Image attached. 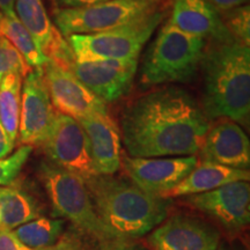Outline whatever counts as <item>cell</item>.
Instances as JSON below:
<instances>
[{
	"instance_id": "6da1fadb",
	"label": "cell",
	"mask_w": 250,
	"mask_h": 250,
	"mask_svg": "<svg viewBox=\"0 0 250 250\" xmlns=\"http://www.w3.org/2000/svg\"><path fill=\"white\" fill-rule=\"evenodd\" d=\"M210 120L191 94L164 87L144 94L122 115V138L132 158L196 155Z\"/></svg>"
},
{
	"instance_id": "7a4b0ae2",
	"label": "cell",
	"mask_w": 250,
	"mask_h": 250,
	"mask_svg": "<svg viewBox=\"0 0 250 250\" xmlns=\"http://www.w3.org/2000/svg\"><path fill=\"white\" fill-rule=\"evenodd\" d=\"M202 110L208 120L246 123L250 112V50L234 39L212 42L202 61Z\"/></svg>"
},
{
	"instance_id": "3957f363",
	"label": "cell",
	"mask_w": 250,
	"mask_h": 250,
	"mask_svg": "<svg viewBox=\"0 0 250 250\" xmlns=\"http://www.w3.org/2000/svg\"><path fill=\"white\" fill-rule=\"evenodd\" d=\"M86 186L99 218L120 240L145 235L167 215L165 198L143 191L130 181L98 175Z\"/></svg>"
},
{
	"instance_id": "277c9868",
	"label": "cell",
	"mask_w": 250,
	"mask_h": 250,
	"mask_svg": "<svg viewBox=\"0 0 250 250\" xmlns=\"http://www.w3.org/2000/svg\"><path fill=\"white\" fill-rule=\"evenodd\" d=\"M208 41L177 29L168 20L149 46L140 71L144 86L192 81L201 66Z\"/></svg>"
},
{
	"instance_id": "5b68a950",
	"label": "cell",
	"mask_w": 250,
	"mask_h": 250,
	"mask_svg": "<svg viewBox=\"0 0 250 250\" xmlns=\"http://www.w3.org/2000/svg\"><path fill=\"white\" fill-rule=\"evenodd\" d=\"M39 175L55 214L67 219L78 229L100 242L120 240L99 218L81 177L51 162H42Z\"/></svg>"
},
{
	"instance_id": "8992f818",
	"label": "cell",
	"mask_w": 250,
	"mask_h": 250,
	"mask_svg": "<svg viewBox=\"0 0 250 250\" xmlns=\"http://www.w3.org/2000/svg\"><path fill=\"white\" fill-rule=\"evenodd\" d=\"M168 8L159 9L114 29L88 35H72L66 40L76 58L138 61L144 45L167 17Z\"/></svg>"
},
{
	"instance_id": "52a82bcc",
	"label": "cell",
	"mask_w": 250,
	"mask_h": 250,
	"mask_svg": "<svg viewBox=\"0 0 250 250\" xmlns=\"http://www.w3.org/2000/svg\"><path fill=\"white\" fill-rule=\"evenodd\" d=\"M170 5L171 0H110L85 8H56L54 21L67 39L114 29Z\"/></svg>"
},
{
	"instance_id": "ba28073f",
	"label": "cell",
	"mask_w": 250,
	"mask_h": 250,
	"mask_svg": "<svg viewBox=\"0 0 250 250\" xmlns=\"http://www.w3.org/2000/svg\"><path fill=\"white\" fill-rule=\"evenodd\" d=\"M42 147L51 164L77 175L85 182L98 176L94 169L88 138L79 122L73 117L56 111Z\"/></svg>"
},
{
	"instance_id": "9c48e42d",
	"label": "cell",
	"mask_w": 250,
	"mask_h": 250,
	"mask_svg": "<svg viewBox=\"0 0 250 250\" xmlns=\"http://www.w3.org/2000/svg\"><path fill=\"white\" fill-rule=\"evenodd\" d=\"M196 155L173 158L122 156L121 166L131 182L149 195L164 197L198 165Z\"/></svg>"
},
{
	"instance_id": "30bf717a",
	"label": "cell",
	"mask_w": 250,
	"mask_h": 250,
	"mask_svg": "<svg viewBox=\"0 0 250 250\" xmlns=\"http://www.w3.org/2000/svg\"><path fill=\"white\" fill-rule=\"evenodd\" d=\"M56 110L50 99L42 68H34L24 77L21 90L19 139L22 145H42L55 120Z\"/></svg>"
},
{
	"instance_id": "8fae6325",
	"label": "cell",
	"mask_w": 250,
	"mask_h": 250,
	"mask_svg": "<svg viewBox=\"0 0 250 250\" xmlns=\"http://www.w3.org/2000/svg\"><path fill=\"white\" fill-rule=\"evenodd\" d=\"M138 61L76 58L70 72L103 102H114L132 88Z\"/></svg>"
},
{
	"instance_id": "7c38bea8",
	"label": "cell",
	"mask_w": 250,
	"mask_h": 250,
	"mask_svg": "<svg viewBox=\"0 0 250 250\" xmlns=\"http://www.w3.org/2000/svg\"><path fill=\"white\" fill-rule=\"evenodd\" d=\"M43 76L56 111L77 121L93 115L108 114L105 102L81 83L72 72L49 61L43 66Z\"/></svg>"
},
{
	"instance_id": "4fadbf2b",
	"label": "cell",
	"mask_w": 250,
	"mask_h": 250,
	"mask_svg": "<svg viewBox=\"0 0 250 250\" xmlns=\"http://www.w3.org/2000/svg\"><path fill=\"white\" fill-rule=\"evenodd\" d=\"M186 203L211 215L230 232L242 229L250 221V186L246 181L188 196Z\"/></svg>"
},
{
	"instance_id": "5bb4252c",
	"label": "cell",
	"mask_w": 250,
	"mask_h": 250,
	"mask_svg": "<svg viewBox=\"0 0 250 250\" xmlns=\"http://www.w3.org/2000/svg\"><path fill=\"white\" fill-rule=\"evenodd\" d=\"M15 14L49 61L70 71L76 55L68 41L50 20L42 0H17Z\"/></svg>"
},
{
	"instance_id": "9a60e30c",
	"label": "cell",
	"mask_w": 250,
	"mask_h": 250,
	"mask_svg": "<svg viewBox=\"0 0 250 250\" xmlns=\"http://www.w3.org/2000/svg\"><path fill=\"white\" fill-rule=\"evenodd\" d=\"M202 162L248 170L250 166V143L239 124L223 120L210 126L199 149Z\"/></svg>"
},
{
	"instance_id": "2e32d148",
	"label": "cell",
	"mask_w": 250,
	"mask_h": 250,
	"mask_svg": "<svg viewBox=\"0 0 250 250\" xmlns=\"http://www.w3.org/2000/svg\"><path fill=\"white\" fill-rule=\"evenodd\" d=\"M154 250H218L219 234L197 219L175 215L148 237Z\"/></svg>"
},
{
	"instance_id": "e0dca14e",
	"label": "cell",
	"mask_w": 250,
	"mask_h": 250,
	"mask_svg": "<svg viewBox=\"0 0 250 250\" xmlns=\"http://www.w3.org/2000/svg\"><path fill=\"white\" fill-rule=\"evenodd\" d=\"M170 22L189 35L212 42H226L233 37L225 27L220 12L208 0H171Z\"/></svg>"
},
{
	"instance_id": "ac0fdd59",
	"label": "cell",
	"mask_w": 250,
	"mask_h": 250,
	"mask_svg": "<svg viewBox=\"0 0 250 250\" xmlns=\"http://www.w3.org/2000/svg\"><path fill=\"white\" fill-rule=\"evenodd\" d=\"M86 132L98 175H114L121 167V131L116 122L107 115H93L78 120Z\"/></svg>"
},
{
	"instance_id": "d6986e66",
	"label": "cell",
	"mask_w": 250,
	"mask_h": 250,
	"mask_svg": "<svg viewBox=\"0 0 250 250\" xmlns=\"http://www.w3.org/2000/svg\"><path fill=\"white\" fill-rule=\"evenodd\" d=\"M249 179V170L235 169L211 162H202V164L198 162L195 169L174 189L165 193L162 198L167 199L173 197L197 195V193L211 191L233 182H240V181L248 182Z\"/></svg>"
},
{
	"instance_id": "ffe728a7",
	"label": "cell",
	"mask_w": 250,
	"mask_h": 250,
	"mask_svg": "<svg viewBox=\"0 0 250 250\" xmlns=\"http://www.w3.org/2000/svg\"><path fill=\"white\" fill-rule=\"evenodd\" d=\"M40 215L37 202L24 190L0 187V228L14 229Z\"/></svg>"
},
{
	"instance_id": "44dd1931",
	"label": "cell",
	"mask_w": 250,
	"mask_h": 250,
	"mask_svg": "<svg viewBox=\"0 0 250 250\" xmlns=\"http://www.w3.org/2000/svg\"><path fill=\"white\" fill-rule=\"evenodd\" d=\"M22 77L19 73L6 76L0 83V121L12 145H15L19 136L21 110Z\"/></svg>"
},
{
	"instance_id": "7402d4cb",
	"label": "cell",
	"mask_w": 250,
	"mask_h": 250,
	"mask_svg": "<svg viewBox=\"0 0 250 250\" xmlns=\"http://www.w3.org/2000/svg\"><path fill=\"white\" fill-rule=\"evenodd\" d=\"M0 36H4L18 50L31 70L42 68L49 62L48 57L37 48L35 41L20 22L17 14L4 15L0 27Z\"/></svg>"
},
{
	"instance_id": "603a6c76",
	"label": "cell",
	"mask_w": 250,
	"mask_h": 250,
	"mask_svg": "<svg viewBox=\"0 0 250 250\" xmlns=\"http://www.w3.org/2000/svg\"><path fill=\"white\" fill-rule=\"evenodd\" d=\"M64 221L59 219L37 218L21 225L14 230V236L34 250H48L62 236Z\"/></svg>"
},
{
	"instance_id": "cb8c5ba5",
	"label": "cell",
	"mask_w": 250,
	"mask_h": 250,
	"mask_svg": "<svg viewBox=\"0 0 250 250\" xmlns=\"http://www.w3.org/2000/svg\"><path fill=\"white\" fill-rule=\"evenodd\" d=\"M225 27L230 36L247 46L250 44V7L242 5L229 11L220 12Z\"/></svg>"
},
{
	"instance_id": "d4e9b609",
	"label": "cell",
	"mask_w": 250,
	"mask_h": 250,
	"mask_svg": "<svg viewBox=\"0 0 250 250\" xmlns=\"http://www.w3.org/2000/svg\"><path fill=\"white\" fill-rule=\"evenodd\" d=\"M31 71L22 56L4 36H0V83L6 76L19 73L26 77Z\"/></svg>"
},
{
	"instance_id": "484cf974",
	"label": "cell",
	"mask_w": 250,
	"mask_h": 250,
	"mask_svg": "<svg viewBox=\"0 0 250 250\" xmlns=\"http://www.w3.org/2000/svg\"><path fill=\"white\" fill-rule=\"evenodd\" d=\"M33 147L22 145L8 158L0 159V186L6 187L14 182L26 164Z\"/></svg>"
},
{
	"instance_id": "4316f807",
	"label": "cell",
	"mask_w": 250,
	"mask_h": 250,
	"mask_svg": "<svg viewBox=\"0 0 250 250\" xmlns=\"http://www.w3.org/2000/svg\"><path fill=\"white\" fill-rule=\"evenodd\" d=\"M0 250H34L21 243L13 232L0 228Z\"/></svg>"
},
{
	"instance_id": "83f0119b",
	"label": "cell",
	"mask_w": 250,
	"mask_h": 250,
	"mask_svg": "<svg viewBox=\"0 0 250 250\" xmlns=\"http://www.w3.org/2000/svg\"><path fill=\"white\" fill-rule=\"evenodd\" d=\"M48 250H85V248L76 237L70 235V234H65Z\"/></svg>"
},
{
	"instance_id": "f1b7e54d",
	"label": "cell",
	"mask_w": 250,
	"mask_h": 250,
	"mask_svg": "<svg viewBox=\"0 0 250 250\" xmlns=\"http://www.w3.org/2000/svg\"><path fill=\"white\" fill-rule=\"evenodd\" d=\"M110 1V0H55L57 8H85L90 6L103 4V2Z\"/></svg>"
},
{
	"instance_id": "f546056e",
	"label": "cell",
	"mask_w": 250,
	"mask_h": 250,
	"mask_svg": "<svg viewBox=\"0 0 250 250\" xmlns=\"http://www.w3.org/2000/svg\"><path fill=\"white\" fill-rule=\"evenodd\" d=\"M208 1L214 6L219 12H225L245 5L246 2H248V0H208Z\"/></svg>"
},
{
	"instance_id": "4dcf8cb0",
	"label": "cell",
	"mask_w": 250,
	"mask_h": 250,
	"mask_svg": "<svg viewBox=\"0 0 250 250\" xmlns=\"http://www.w3.org/2000/svg\"><path fill=\"white\" fill-rule=\"evenodd\" d=\"M14 146L9 143L7 138V134L2 126L1 121H0V159H4L5 156H7L9 153L13 151Z\"/></svg>"
},
{
	"instance_id": "1f68e13d",
	"label": "cell",
	"mask_w": 250,
	"mask_h": 250,
	"mask_svg": "<svg viewBox=\"0 0 250 250\" xmlns=\"http://www.w3.org/2000/svg\"><path fill=\"white\" fill-rule=\"evenodd\" d=\"M101 250H142V248L132 245V243L125 242L124 240H117V241H109L104 243Z\"/></svg>"
},
{
	"instance_id": "d6a6232c",
	"label": "cell",
	"mask_w": 250,
	"mask_h": 250,
	"mask_svg": "<svg viewBox=\"0 0 250 250\" xmlns=\"http://www.w3.org/2000/svg\"><path fill=\"white\" fill-rule=\"evenodd\" d=\"M15 1L17 0H0V12L2 15H13L15 14Z\"/></svg>"
},
{
	"instance_id": "836d02e7",
	"label": "cell",
	"mask_w": 250,
	"mask_h": 250,
	"mask_svg": "<svg viewBox=\"0 0 250 250\" xmlns=\"http://www.w3.org/2000/svg\"><path fill=\"white\" fill-rule=\"evenodd\" d=\"M2 18H4V15H2L1 12H0V27H1V21H2Z\"/></svg>"
},
{
	"instance_id": "e575fe53",
	"label": "cell",
	"mask_w": 250,
	"mask_h": 250,
	"mask_svg": "<svg viewBox=\"0 0 250 250\" xmlns=\"http://www.w3.org/2000/svg\"><path fill=\"white\" fill-rule=\"evenodd\" d=\"M220 250H225V249H220Z\"/></svg>"
}]
</instances>
